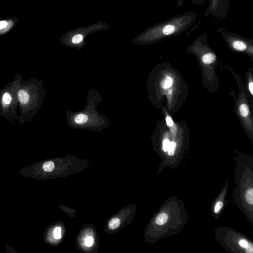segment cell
<instances>
[{
	"label": "cell",
	"mask_w": 253,
	"mask_h": 253,
	"mask_svg": "<svg viewBox=\"0 0 253 253\" xmlns=\"http://www.w3.org/2000/svg\"><path fill=\"white\" fill-rule=\"evenodd\" d=\"M17 97L21 106L24 108H29L31 106L30 103L32 102V98L28 90L24 88L20 89L17 93Z\"/></svg>",
	"instance_id": "obj_4"
},
{
	"label": "cell",
	"mask_w": 253,
	"mask_h": 253,
	"mask_svg": "<svg viewBox=\"0 0 253 253\" xmlns=\"http://www.w3.org/2000/svg\"><path fill=\"white\" fill-rule=\"evenodd\" d=\"M94 242V240L93 237L91 236H88L85 239V245L86 247H89L93 245Z\"/></svg>",
	"instance_id": "obj_20"
},
{
	"label": "cell",
	"mask_w": 253,
	"mask_h": 253,
	"mask_svg": "<svg viewBox=\"0 0 253 253\" xmlns=\"http://www.w3.org/2000/svg\"><path fill=\"white\" fill-rule=\"evenodd\" d=\"M223 203L221 201H218L216 203L215 207H214V212L217 213L218 212L220 209L222 208Z\"/></svg>",
	"instance_id": "obj_22"
},
{
	"label": "cell",
	"mask_w": 253,
	"mask_h": 253,
	"mask_svg": "<svg viewBox=\"0 0 253 253\" xmlns=\"http://www.w3.org/2000/svg\"><path fill=\"white\" fill-rule=\"evenodd\" d=\"M248 87H249V91H250L251 95H253V83L252 81L249 84Z\"/></svg>",
	"instance_id": "obj_25"
},
{
	"label": "cell",
	"mask_w": 253,
	"mask_h": 253,
	"mask_svg": "<svg viewBox=\"0 0 253 253\" xmlns=\"http://www.w3.org/2000/svg\"><path fill=\"white\" fill-rule=\"evenodd\" d=\"M245 199L248 204L251 205L253 204V189L250 188L248 189L245 194Z\"/></svg>",
	"instance_id": "obj_15"
},
{
	"label": "cell",
	"mask_w": 253,
	"mask_h": 253,
	"mask_svg": "<svg viewBox=\"0 0 253 253\" xmlns=\"http://www.w3.org/2000/svg\"><path fill=\"white\" fill-rule=\"evenodd\" d=\"M13 100V96L11 91L9 90L5 91L1 98L0 104L2 108L3 109H9L11 106Z\"/></svg>",
	"instance_id": "obj_7"
},
{
	"label": "cell",
	"mask_w": 253,
	"mask_h": 253,
	"mask_svg": "<svg viewBox=\"0 0 253 253\" xmlns=\"http://www.w3.org/2000/svg\"><path fill=\"white\" fill-rule=\"evenodd\" d=\"M74 122L76 124L81 125L86 123L88 120V117L87 115L80 113L77 114L74 119Z\"/></svg>",
	"instance_id": "obj_9"
},
{
	"label": "cell",
	"mask_w": 253,
	"mask_h": 253,
	"mask_svg": "<svg viewBox=\"0 0 253 253\" xmlns=\"http://www.w3.org/2000/svg\"><path fill=\"white\" fill-rule=\"evenodd\" d=\"M169 219L168 215L165 212L159 214L156 218V223L160 225L165 224Z\"/></svg>",
	"instance_id": "obj_11"
},
{
	"label": "cell",
	"mask_w": 253,
	"mask_h": 253,
	"mask_svg": "<svg viewBox=\"0 0 253 253\" xmlns=\"http://www.w3.org/2000/svg\"><path fill=\"white\" fill-rule=\"evenodd\" d=\"M229 9V0H218V20L225 19Z\"/></svg>",
	"instance_id": "obj_6"
},
{
	"label": "cell",
	"mask_w": 253,
	"mask_h": 253,
	"mask_svg": "<svg viewBox=\"0 0 253 253\" xmlns=\"http://www.w3.org/2000/svg\"><path fill=\"white\" fill-rule=\"evenodd\" d=\"M208 46V43H207L205 46V50L203 52V54L201 56L202 61L205 64H210L212 63L215 61L216 59V55L213 52L210 50V48H209L207 51H206Z\"/></svg>",
	"instance_id": "obj_8"
},
{
	"label": "cell",
	"mask_w": 253,
	"mask_h": 253,
	"mask_svg": "<svg viewBox=\"0 0 253 253\" xmlns=\"http://www.w3.org/2000/svg\"><path fill=\"white\" fill-rule=\"evenodd\" d=\"M250 245H249V244H248L247 247L245 248H246V252L247 253H252L253 252V244L252 243L250 244Z\"/></svg>",
	"instance_id": "obj_24"
},
{
	"label": "cell",
	"mask_w": 253,
	"mask_h": 253,
	"mask_svg": "<svg viewBox=\"0 0 253 253\" xmlns=\"http://www.w3.org/2000/svg\"><path fill=\"white\" fill-rule=\"evenodd\" d=\"M108 28L109 26L106 23L98 20L94 25L86 27H79L64 33L61 38V42L67 46L81 48L85 44L84 40L88 34Z\"/></svg>",
	"instance_id": "obj_2"
},
{
	"label": "cell",
	"mask_w": 253,
	"mask_h": 253,
	"mask_svg": "<svg viewBox=\"0 0 253 253\" xmlns=\"http://www.w3.org/2000/svg\"><path fill=\"white\" fill-rule=\"evenodd\" d=\"M197 13L193 11L174 15L145 29L132 42L135 44L154 43L186 31L195 21Z\"/></svg>",
	"instance_id": "obj_1"
},
{
	"label": "cell",
	"mask_w": 253,
	"mask_h": 253,
	"mask_svg": "<svg viewBox=\"0 0 253 253\" xmlns=\"http://www.w3.org/2000/svg\"><path fill=\"white\" fill-rule=\"evenodd\" d=\"M239 112L243 117H247L249 114V108L246 103H242L239 106Z\"/></svg>",
	"instance_id": "obj_13"
},
{
	"label": "cell",
	"mask_w": 253,
	"mask_h": 253,
	"mask_svg": "<svg viewBox=\"0 0 253 253\" xmlns=\"http://www.w3.org/2000/svg\"><path fill=\"white\" fill-rule=\"evenodd\" d=\"M7 23L5 21H0V30L3 29L6 27Z\"/></svg>",
	"instance_id": "obj_26"
},
{
	"label": "cell",
	"mask_w": 253,
	"mask_h": 253,
	"mask_svg": "<svg viewBox=\"0 0 253 253\" xmlns=\"http://www.w3.org/2000/svg\"><path fill=\"white\" fill-rule=\"evenodd\" d=\"M209 16L218 20V0H209L208 6L202 20Z\"/></svg>",
	"instance_id": "obj_5"
},
{
	"label": "cell",
	"mask_w": 253,
	"mask_h": 253,
	"mask_svg": "<svg viewBox=\"0 0 253 253\" xmlns=\"http://www.w3.org/2000/svg\"><path fill=\"white\" fill-rule=\"evenodd\" d=\"M239 245L242 247V248H246L248 245V242H247V241L245 239H241L240 240L239 242Z\"/></svg>",
	"instance_id": "obj_23"
},
{
	"label": "cell",
	"mask_w": 253,
	"mask_h": 253,
	"mask_svg": "<svg viewBox=\"0 0 253 253\" xmlns=\"http://www.w3.org/2000/svg\"><path fill=\"white\" fill-rule=\"evenodd\" d=\"M170 141L168 138H165L163 141V149L164 152L168 151Z\"/></svg>",
	"instance_id": "obj_19"
},
{
	"label": "cell",
	"mask_w": 253,
	"mask_h": 253,
	"mask_svg": "<svg viewBox=\"0 0 253 253\" xmlns=\"http://www.w3.org/2000/svg\"><path fill=\"white\" fill-rule=\"evenodd\" d=\"M173 84V78L169 76L164 77L161 81V86L163 89H168Z\"/></svg>",
	"instance_id": "obj_10"
},
{
	"label": "cell",
	"mask_w": 253,
	"mask_h": 253,
	"mask_svg": "<svg viewBox=\"0 0 253 253\" xmlns=\"http://www.w3.org/2000/svg\"><path fill=\"white\" fill-rule=\"evenodd\" d=\"M184 0H177L176 3V7H182L183 6ZM191 1L193 4L201 6L204 5L205 2H206V0H191Z\"/></svg>",
	"instance_id": "obj_12"
},
{
	"label": "cell",
	"mask_w": 253,
	"mask_h": 253,
	"mask_svg": "<svg viewBox=\"0 0 253 253\" xmlns=\"http://www.w3.org/2000/svg\"><path fill=\"white\" fill-rule=\"evenodd\" d=\"M54 237L56 239H59L61 237V228L60 227H55L53 231Z\"/></svg>",
	"instance_id": "obj_17"
},
{
	"label": "cell",
	"mask_w": 253,
	"mask_h": 253,
	"mask_svg": "<svg viewBox=\"0 0 253 253\" xmlns=\"http://www.w3.org/2000/svg\"><path fill=\"white\" fill-rule=\"evenodd\" d=\"M217 31L232 49L239 52H248L252 55L253 40L252 39L243 37L223 27L218 28Z\"/></svg>",
	"instance_id": "obj_3"
},
{
	"label": "cell",
	"mask_w": 253,
	"mask_h": 253,
	"mask_svg": "<svg viewBox=\"0 0 253 253\" xmlns=\"http://www.w3.org/2000/svg\"><path fill=\"white\" fill-rule=\"evenodd\" d=\"M120 219L118 217L112 218L108 223L109 228L111 229H115L120 225Z\"/></svg>",
	"instance_id": "obj_14"
},
{
	"label": "cell",
	"mask_w": 253,
	"mask_h": 253,
	"mask_svg": "<svg viewBox=\"0 0 253 253\" xmlns=\"http://www.w3.org/2000/svg\"><path fill=\"white\" fill-rule=\"evenodd\" d=\"M176 147V143L175 142H174V141L170 142L169 148L168 150L169 155L172 156L174 155Z\"/></svg>",
	"instance_id": "obj_18"
},
{
	"label": "cell",
	"mask_w": 253,
	"mask_h": 253,
	"mask_svg": "<svg viewBox=\"0 0 253 253\" xmlns=\"http://www.w3.org/2000/svg\"><path fill=\"white\" fill-rule=\"evenodd\" d=\"M166 121L167 125L169 127H171L172 128H173L174 123L171 118L169 116H166Z\"/></svg>",
	"instance_id": "obj_21"
},
{
	"label": "cell",
	"mask_w": 253,
	"mask_h": 253,
	"mask_svg": "<svg viewBox=\"0 0 253 253\" xmlns=\"http://www.w3.org/2000/svg\"><path fill=\"white\" fill-rule=\"evenodd\" d=\"M42 168L46 172L51 171L54 168V164L52 161H47L43 164Z\"/></svg>",
	"instance_id": "obj_16"
}]
</instances>
